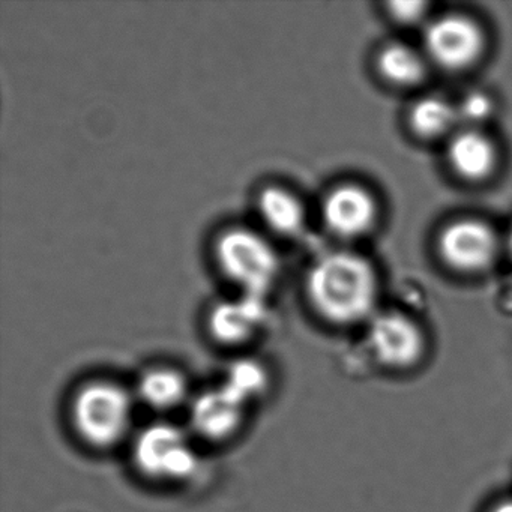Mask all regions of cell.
I'll list each match as a JSON object with an SVG mask.
<instances>
[{"label": "cell", "instance_id": "6da1fadb", "mask_svg": "<svg viewBox=\"0 0 512 512\" xmlns=\"http://www.w3.org/2000/svg\"><path fill=\"white\" fill-rule=\"evenodd\" d=\"M304 287L311 308L334 325H353L367 319L376 302L373 268L350 251H332L314 260Z\"/></svg>", "mask_w": 512, "mask_h": 512}, {"label": "cell", "instance_id": "7a4b0ae2", "mask_svg": "<svg viewBox=\"0 0 512 512\" xmlns=\"http://www.w3.org/2000/svg\"><path fill=\"white\" fill-rule=\"evenodd\" d=\"M209 257L232 292L269 298L283 277L278 241L256 223L232 221L218 227L209 242Z\"/></svg>", "mask_w": 512, "mask_h": 512}, {"label": "cell", "instance_id": "3957f363", "mask_svg": "<svg viewBox=\"0 0 512 512\" xmlns=\"http://www.w3.org/2000/svg\"><path fill=\"white\" fill-rule=\"evenodd\" d=\"M134 395L121 383L98 379L74 395L71 419L83 442L98 449L113 448L130 433Z\"/></svg>", "mask_w": 512, "mask_h": 512}, {"label": "cell", "instance_id": "277c9868", "mask_svg": "<svg viewBox=\"0 0 512 512\" xmlns=\"http://www.w3.org/2000/svg\"><path fill=\"white\" fill-rule=\"evenodd\" d=\"M133 460L139 472L160 482L188 481L199 469V454L188 431L172 422H154L137 433Z\"/></svg>", "mask_w": 512, "mask_h": 512}, {"label": "cell", "instance_id": "5b68a950", "mask_svg": "<svg viewBox=\"0 0 512 512\" xmlns=\"http://www.w3.org/2000/svg\"><path fill=\"white\" fill-rule=\"evenodd\" d=\"M269 298L232 292L214 299L206 308L205 325L215 341L229 346L247 343L269 320Z\"/></svg>", "mask_w": 512, "mask_h": 512}, {"label": "cell", "instance_id": "8992f818", "mask_svg": "<svg viewBox=\"0 0 512 512\" xmlns=\"http://www.w3.org/2000/svg\"><path fill=\"white\" fill-rule=\"evenodd\" d=\"M428 58L445 68L458 71L470 67L481 56L484 37L475 22L463 16H445L427 26L424 35Z\"/></svg>", "mask_w": 512, "mask_h": 512}, {"label": "cell", "instance_id": "52a82bcc", "mask_svg": "<svg viewBox=\"0 0 512 512\" xmlns=\"http://www.w3.org/2000/svg\"><path fill=\"white\" fill-rule=\"evenodd\" d=\"M254 223L275 241L296 239L307 229L308 209L298 191L284 182H265L253 194Z\"/></svg>", "mask_w": 512, "mask_h": 512}, {"label": "cell", "instance_id": "ba28073f", "mask_svg": "<svg viewBox=\"0 0 512 512\" xmlns=\"http://www.w3.org/2000/svg\"><path fill=\"white\" fill-rule=\"evenodd\" d=\"M368 341L380 364L404 370L418 364L425 341L415 322L400 313L376 314L368 326Z\"/></svg>", "mask_w": 512, "mask_h": 512}, {"label": "cell", "instance_id": "9c48e42d", "mask_svg": "<svg viewBox=\"0 0 512 512\" xmlns=\"http://www.w3.org/2000/svg\"><path fill=\"white\" fill-rule=\"evenodd\" d=\"M439 248L443 259L452 268L478 272L496 259L499 242L487 224L478 220H460L443 230Z\"/></svg>", "mask_w": 512, "mask_h": 512}, {"label": "cell", "instance_id": "30bf717a", "mask_svg": "<svg viewBox=\"0 0 512 512\" xmlns=\"http://www.w3.org/2000/svg\"><path fill=\"white\" fill-rule=\"evenodd\" d=\"M320 218L326 230L337 238H358L373 226L376 203L370 193L358 185H338L323 196Z\"/></svg>", "mask_w": 512, "mask_h": 512}, {"label": "cell", "instance_id": "8fae6325", "mask_svg": "<svg viewBox=\"0 0 512 512\" xmlns=\"http://www.w3.org/2000/svg\"><path fill=\"white\" fill-rule=\"evenodd\" d=\"M245 407L223 385L200 392L190 401L191 430L214 442L229 439L241 428Z\"/></svg>", "mask_w": 512, "mask_h": 512}, {"label": "cell", "instance_id": "7c38bea8", "mask_svg": "<svg viewBox=\"0 0 512 512\" xmlns=\"http://www.w3.org/2000/svg\"><path fill=\"white\" fill-rule=\"evenodd\" d=\"M136 397L149 409L170 412L188 400V382L178 368L158 365L143 371L137 380Z\"/></svg>", "mask_w": 512, "mask_h": 512}, {"label": "cell", "instance_id": "4fadbf2b", "mask_svg": "<svg viewBox=\"0 0 512 512\" xmlns=\"http://www.w3.org/2000/svg\"><path fill=\"white\" fill-rule=\"evenodd\" d=\"M449 163L458 175L472 181L490 175L496 164V151L490 140L475 130H466L454 136L449 143Z\"/></svg>", "mask_w": 512, "mask_h": 512}, {"label": "cell", "instance_id": "5bb4252c", "mask_svg": "<svg viewBox=\"0 0 512 512\" xmlns=\"http://www.w3.org/2000/svg\"><path fill=\"white\" fill-rule=\"evenodd\" d=\"M380 74L397 86H412L425 76V61L412 47L391 44L380 52L377 59Z\"/></svg>", "mask_w": 512, "mask_h": 512}, {"label": "cell", "instance_id": "9a60e30c", "mask_svg": "<svg viewBox=\"0 0 512 512\" xmlns=\"http://www.w3.org/2000/svg\"><path fill=\"white\" fill-rule=\"evenodd\" d=\"M458 122L457 106L439 97L419 100L410 112V124L422 137H439Z\"/></svg>", "mask_w": 512, "mask_h": 512}, {"label": "cell", "instance_id": "2e32d148", "mask_svg": "<svg viewBox=\"0 0 512 512\" xmlns=\"http://www.w3.org/2000/svg\"><path fill=\"white\" fill-rule=\"evenodd\" d=\"M221 385L247 406L268 388V371L257 359H238L227 368L226 377Z\"/></svg>", "mask_w": 512, "mask_h": 512}, {"label": "cell", "instance_id": "e0dca14e", "mask_svg": "<svg viewBox=\"0 0 512 512\" xmlns=\"http://www.w3.org/2000/svg\"><path fill=\"white\" fill-rule=\"evenodd\" d=\"M493 103L490 98L481 92H472L466 95L457 106L458 121L467 122V124H479L485 121L491 115Z\"/></svg>", "mask_w": 512, "mask_h": 512}, {"label": "cell", "instance_id": "ac0fdd59", "mask_svg": "<svg viewBox=\"0 0 512 512\" xmlns=\"http://www.w3.org/2000/svg\"><path fill=\"white\" fill-rule=\"evenodd\" d=\"M391 14L401 23H415L421 19L427 10L424 2H394L389 5Z\"/></svg>", "mask_w": 512, "mask_h": 512}, {"label": "cell", "instance_id": "d6986e66", "mask_svg": "<svg viewBox=\"0 0 512 512\" xmlns=\"http://www.w3.org/2000/svg\"><path fill=\"white\" fill-rule=\"evenodd\" d=\"M490 512H512V499L502 500V502L496 503Z\"/></svg>", "mask_w": 512, "mask_h": 512}, {"label": "cell", "instance_id": "ffe728a7", "mask_svg": "<svg viewBox=\"0 0 512 512\" xmlns=\"http://www.w3.org/2000/svg\"><path fill=\"white\" fill-rule=\"evenodd\" d=\"M508 251L512 257V229H511V232H509V236H508Z\"/></svg>", "mask_w": 512, "mask_h": 512}]
</instances>
